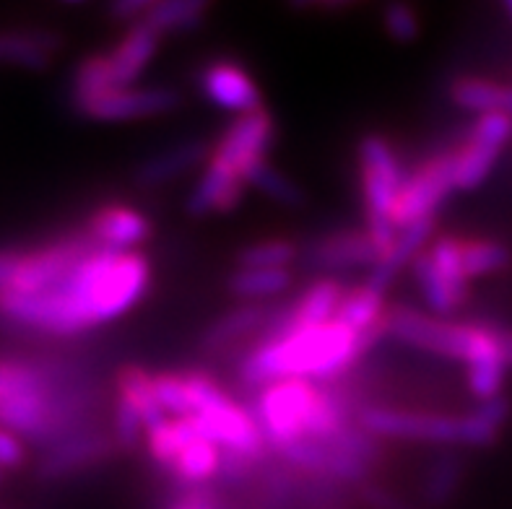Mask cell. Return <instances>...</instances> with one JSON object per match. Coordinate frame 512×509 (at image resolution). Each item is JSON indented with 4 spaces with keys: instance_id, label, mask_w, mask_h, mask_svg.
I'll return each mask as SVG.
<instances>
[{
    "instance_id": "cell-1",
    "label": "cell",
    "mask_w": 512,
    "mask_h": 509,
    "mask_svg": "<svg viewBox=\"0 0 512 509\" xmlns=\"http://www.w3.org/2000/svg\"><path fill=\"white\" fill-rule=\"evenodd\" d=\"M151 286L143 252L94 250L58 286L39 294L0 291V317L50 336H78L128 315Z\"/></svg>"
},
{
    "instance_id": "cell-2",
    "label": "cell",
    "mask_w": 512,
    "mask_h": 509,
    "mask_svg": "<svg viewBox=\"0 0 512 509\" xmlns=\"http://www.w3.org/2000/svg\"><path fill=\"white\" fill-rule=\"evenodd\" d=\"M370 348L367 338L338 320L312 328H266V336L242 356L240 380L258 390L279 380L323 382L346 372Z\"/></svg>"
},
{
    "instance_id": "cell-3",
    "label": "cell",
    "mask_w": 512,
    "mask_h": 509,
    "mask_svg": "<svg viewBox=\"0 0 512 509\" xmlns=\"http://www.w3.org/2000/svg\"><path fill=\"white\" fill-rule=\"evenodd\" d=\"M388 336L427 354L455 359L471 367L476 361L505 359L502 356L500 328L484 323H455L448 317L427 315L409 304L390 307L385 317Z\"/></svg>"
},
{
    "instance_id": "cell-4",
    "label": "cell",
    "mask_w": 512,
    "mask_h": 509,
    "mask_svg": "<svg viewBox=\"0 0 512 509\" xmlns=\"http://www.w3.org/2000/svg\"><path fill=\"white\" fill-rule=\"evenodd\" d=\"M185 382H188L190 419L195 421L203 437L216 442L224 452L240 455L250 463L266 455V437L250 408L229 398L208 374L185 372Z\"/></svg>"
},
{
    "instance_id": "cell-5",
    "label": "cell",
    "mask_w": 512,
    "mask_h": 509,
    "mask_svg": "<svg viewBox=\"0 0 512 509\" xmlns=\"http://www.w3.org/2000/svg\"><path fill=\"white\" fill-rule=\"evenodd\" d=\"M359 182H362L364 213H367V229L377 255L383 258L398 237L396 203L401 187L406 182V172L398 159L393 143L380 133L364 136L357 146Z\"/></svg>"
},
{
    "instance_id": "cell-6",
    "label": "cell",
    "mask_w": 512,
    "mask_h": 509,
    "mask_svg": "<svg viewBox=\"0 0 512 509\" xmlns=\"http://www.w3.org/2000/svg\"><path fill=\"white\" fill-rule=\"evenodd\" d=\"M357 424L375 439H401L422 445L453 447L461 445V421L458 416L416 408L364 406L357 411Z\"/></svg>"
},
{
    "instance_id": "cell-7",
    "label": "cell",
    "mask_w": 512,
    "mask_h": 509,
    "mask_svg": "<svg viewBox=\"0 0 512 509\" xmlns=\"http://www.w3.org/2000/svg\"><path fill=\"white\" fill-rule=\"evenodd\" d=\"M86 234H73V237L55 239L50 245H42L32 252H19L16 255V268H13L11 286L6 291L13 294H39L52 286H58L68 273L76 268L81 260L94 250Z\"/></svg>"
},
{
    "instance_id": "cell-8",
    "label": "cell",
    "mask_w": 512,
    "mask_h": 509,
    "mask_svg": "<svg viewBox=\"0 0 512 509\" xmlns=\"http://www.w3.org/2000/svg\"><path fill=\"white\" fill-rule=\"evenodd\" d=\"M455 193V156L453 151L429 156L411 174L401 187L396 203V226H411L416 221L435 219L442 203Z\"/></svg>"
},
{
    "instance_id": "cell-9",
    "label": "cell",
    "mask_w": 512,
    "mask_h": 509,
    "mask_svg": "<svg viewBox=\"0 0 512 509\" xmlns=\"http://www.w3.org/2000/svg\"><path fill=\"white\" fill-rule=\"evenodd\" d=\"M512 141V117L479 115L455 156V190L471 193L489 180L497 159Z\"/></svg>"
},
{
    "instance_id": "cell-10",
    "label": "cell",
    "mask_w": 512,
    "mask_h": 509,
    "mask_svg": "<svg viewBox=\"0 0 512 509\" xmlns=\"http://www.w3.org/2000/svg\"><path fill=\"white\" fill-rule=\"evenodd\" d=\"M180 91L169 86H128L110 89L94 99L73 104L78 112L97 123H133L180 110Z\"/></svg>"
},
{
    "instance_id": "cell-11",
    "label": "cell",
    "mask_w": 512,
    "mask_h": 509,
    "mask_svg": "<svg viewBox=\"0 0 512 509\" xmlns=\"http://www.w3.org/2000/svg\"><path fill=\"white\" fill-rule=\"evenodd\" d=\"M273 143V117L266 110L234 117L219 141L214 143L211 156L216 164L227 167L247 185V177L255 167L268 162V151Z\"/></svg>"
},
{
    "instance_id": "cell-12",
    "label": "cell",
    "mask_w": 512,
    "mask_h": 509,
    "mask_svg": "<svg viewBox=\"0 0 512 509\" xmlns=\"http://www.w3.org/2000/svg\"><path fill=\"white\" fill-rule=\"evenodd\" d=\"M117 450L120 447H117L112 434L84 429V432L71 434V437L47 447V452L37 463V476L45 478V481H55V478L91 471V468L102 465L104 460H110Z\"/></svg>"
},
{
    "instance_id": "cell-13",
    "label": "cell",
    "mask_w": 512,
    "mask_h": 509,
    "mask_svg": "<svg viewBox=\"0 0 512 509\" xmlns=\"http://www.w3.org/2000/svg\"><path fill=\"white\" fill-rule=\"evenodd\" d=\"M198 89L203 99L234 117L263 110V94L255 78L234 60H214L203 65V71L198 73Z\"/></svg>"
},
{
    "instance_id": "cell-14",
    "label": "cell",
    "mask_w": 512,
    "mask_h": 509,
    "mask_svg": "<svg viewBox=\"0 0 512 509\" xmlns=\"http://www.w3.org/2000/svg\"><path fill=\"white\" fill-rule=\"evenodd\" d=\"M154 232L151 219L128 203H110L102 206L89 219L86 237L102 250L136 252Z\"/></svg>"
},
{
    "instance_id": "cell-15",
    "label": "cell",
    "mask_w": 512,
    "mask_h": 509,
    "mask_svg": "<svg viewBox=\"0 0 512 509\" xmlns=\"http://www.w3.org/2000/svg\"><path fill=\"white\" fill-rule=\"evenodd\" d=\"M159 39L162 37L146 24L125 29L123 37L117 39V45L110 52H104V65H107L112 89H128V86L138 84V78L146 73V68L159 52Z\"/></svg>"
},
{
    "instance_id": "cell-16",
    "label": "cell",
    "mask_w": 512,
    "mask_h": 509,
    "mask_svg": "<svg viewBox=\"0 0 512 509\" xmlns=\"http://www.w3.org/2000/svg\"><path fill=\"white\" fill-rule=\"evenodd\" d=\"M242 195H245V182L227 167L208 159L185 198V213L193 219H203L211 213H229L240 206Z\"/></svg>"
},
{
    "instance_id": "cell-17",
    "label": "cell",
    "mask_w": 512,
    "mask_h": 509,
    "mask_svg": "<svg viewBox=\"0 0 512 509\" xmlns=\"http://www.w3.org/2000/svg\"><path fill=\"white\" fill-rule=\"evenodd\" d=\"M307 260L320 271L375 268L380 255L367 232H333L307 247Z\"/></svg>"
},
{
    "instance_id": "cell-18",
    "label": "cell",
    "mask_w": 512,
    "mask_h": 509,
    "mask_svg": "<svg viewBox=\"0 0 512 509\" xmlns=\"http://www.w3.org/2000/svg\"><path fill=\"white\" fill-rule=\"evenodd\" d=\"M208 156H211V149L203 141H182L172 149H164L149 159H143L136 167L133 180L138 187L169 185L185 174H193L206 167Z\"/></svg>"
},
{
    "instance_id": "cell-19",
    "label": "cell",
    "mask_w": 512,
    "mask_h": 509,
    "mask_svg": "<svg viewBox=\"0 0 512 509\" xmlns=\"http://www.w3.org/2000/svg\"><path fill=\"white\" fill-rule=\"evenodd\" d=\"M344 294V286L336 278H318L289 304V312L276 317L268 328H312V325L331 323L336 320Z\"/></svg>"
},
{
    "instance_id": "cell-20",
    "label": "cell",
    "mask_w": 512,
    "mask_h": 509,
    "mask_svg": "<svg viewBox=\"0 0 512 509\" xmlns=\"http://www.w3.org/2000/svg\"><path fill=\"white\" fill-rule=\"evenodd\" d=\"M63 37L47 29H6L0 32V65L21 71H47Z\"/></svg>"
},
{
    "instance_id": "cell-21",
    "label": "cell",
    "mask_w": 512,
    "mask_h": 509,
    "mask_svg": "<svg viewBox=\"0 0 512 509\" xmlns=\"http://www.w3.org/2000/svg\"><path fill=\"white\" fill-rule=\"evenodd\" d=\"M385 317H388V307H385V291L375 284H362L357 289L346 291L341 299V307L336 312L338 323H344L354 333L364 336L375 346L383 336H388L385 328Z\"/></svg>"
},
{
    "instance_id": "cell-22",
    "label": "cell",
    "mask_w": 512,
    "mask_h": 509,
    "mask_svg": "<svg viewBox=\"0 0 512 509\" xmlns=\"http://www.w3.org/2000/svg\"><path fill=\"white\" fill-rule=\"evenodd\" d=\"M435 232V219L416 221L411 226H403L398 229V237L393 242L383 258L377 260V265L370 273V284L380 286L383 291H388V286L393 284V278L403 271V268H411V263L416 260V255L429 245V237Z\"/></svg>"
},
{
    "instance_id": "cell-23",
    "label": "cell",
    "mask_w": 512,
    "mask_h": 509,
    "mask_svg": "<svg viewBox=\"0 0 512 509\" xmlns=\"http://www.w3.org/2000/svg\"><path fill=\"white\" fill-rule=\"evenodd\" d=\"M450 99L455 107L479 115L512 117V86L497 84L489 78L463 76L450 84Z\"/></svg>"
},
{
    "instance_id": "cell-24",
    "label": "cell",
    "mask_w": 512,
    "mask_h": 509,
    "mask_svg": "<svg viewBox=\"0 0 512 509\" xmlns=\"http://www.w3.org/2000/svg\"><path fill=\"white\" fill-rule=\"evenodd\" d=\"M271 323V312L263 304H240L237 310L216 317L203 333V346L208 351H224L234 343L245 341L258 330H266Z\"/></svg>"
},
{
    "instance_id": "cell-25",
    "label": "cell",
    "mask_w": 512,
    "mask_h": 509,
    "mask_svg": "<svg viewBox=\"0 0 512 509\" xmlns=\"http://www.w3.org/2000/svg\"><path fill=\"white\" fill-rule=\"evenodd\" d=\"M221 458H224V450L198 432L188 445L182 447L167 473L185 486H201L214 476H219Z\"/></svg>"
},
{
    "instance_id": "cell-26",
    "label": "cell",
    "mask_w": 512,
    "mask_h": 509,
    "mask_svg": "<svg viewBox=\"0 0 512 509\" xmlns=\"http://www.w3.org/2000/svg\"><path fill=\"white\" fill-rule=\"evenodd\" d=\"M411 271H414L416 284H419V289H422L424 302H427V307L435 312L437 317L453 315V312H458L463 304H466L468 291L453 286L448 278L437 271L435 263L429 260L427 247L416 255V260L411 263Z\"/></svg>"
},
{
    "instance_id": "cell-27",
    "label": "cell",
    "mask_w": 512,
    "mask_h": 509,
    "mask_svg": "<svg viewBox=\"0 0 512 509\" xmlns=\"http://www.w3.org/2000/svg\"><path fill=\"white\" fill-rule=\"evenodd\" d=\"M507 416H510V403L502 395L494 400H484L474 411L458 416V421H461V447H492L500 439Z\"/></svg>"
},
{
    "instance_id": "cell-28",
    "label": "cell",
    "mask_w": 512,
    "mask_h": 509,
    "mask_svg": "<svg viewBox=\"0 0 512 509\" xmlns=\"http://www.w3.org/2000/svg\"><path fill=\"white\" fill-rule=\"evenodd\" d=\"M117 395L123 400H128L130 406L141 413L143 424H146V432L169 419L167 413L162 411V406H159V400H156L154 377H151L146 369L133 367V364L120 369V372H117Z\"/></svg>"
},
{
    "instance_id": "cell-29",
    "label": "cell",
    "mask_w": 512,
    "mask_h": 509,
    "mask_svg": "<svg viewBox=\"0 0 512 509\" xmlns=\"http://www.w3.org/2000/svg\"><path fill=\"white\" fill-rule=\"evenodd\" d=\"M206 0H154L143 24L151 26L159 37L162 34L193 32L208 16Z\"/></svg>"
},
{
    "instance_id": "cell-30",
    "label": "cell",
    "mask_w": 512,
    "mask_h": 509,
    "mask_svg": "<svg viewBox=\"0 0 512 509\" xmlns=\"http://www.w3.org/2000/svg\"><path fill=\"white\" fill-rule=\"evenodd\" d=\"M292 271H250L237 268L229 276L227 286L232 297L242 299V304H263L266 299L279 297L292 286Z\"/></svg>"
},
{
    "instance_id": "cell-31",
    "label": "cell",
    "mask_w": 512,
    "mask_h": 509,
    "mask_svg": "<svg viewBox=\"0 0 512 509\" xmlns=\"http://www.w3.org/2000/svg\"><path fill=\"white\" fill-rule=\"evenodd\" d=\"M195 434H198V426H195L193 419H167L164 424L154 426V429L146 432L143 445L149 450L151 460L159 468L169 471V465L175 463L182 447L188 445Z\"/></svg>"
},
{
    "instance_id": "cell-32",
    "label": "cell",
    "mask_w": 512,
    "mask_h": 509,
    "mask_svg": "<svg viewBox=\"0 0 512 509\" xmlns=\"http://www.w3.org/2000/svg\"><path fill=\"white\" fill-rule=\"evenodd\" d=\"M463 481V460L453 452H442L440 458H435V463L429 465L427 476H424L422 497L427 502V507H448L453 502L455 491Z\"/></svg>"
},
{
    "instance_id": "cell-33",
    "label": "cell",
    "mask_w": 512,
    "mask_h": 509,
    "mask_svg": "<svg viewBox=\"0 0 512 509\" xmlns=\"http://www.w3.org/2000/svg\"><path fill=\"white\" fill-rule=\"evenodd\" d=\"M247 185L266 195V198H271L273 203H279V206L302 208L307 203V195L302 190V185L294 182L281 169L273 167L271 162H263L260 167H255L250 172V177H247Z\"/></svg>"
},
{
    "instance_id": "cell-34",
    "label": "cell",
    "mask_w": 512,
    "mask_h": 509,
    "mask_svg": "<svg viewBox=\"0 0 512 509\" xmlns=\"http://www.w3.org/2000/svg\"><path fill=\"white\" fill-rule=\"evenodd\" d=\"M461 255L468 281L492 276V273L505 271L510 265V250L494 239H463Z\"/></svg>"
},
{
    "instance_id": "cell-35",
    "label": "cell",
    "mask_w": 512,
    "mask_h": 509,
    "mask_svg": "<svg viewBox=\"0 0 512 509\" xmlns=\"http://www.w3.org/2000/svg\"><path fill=\"white\" fill-rule=\"evenodd\" d=\"M299 258V247L289 239H260L242 247L240 268L250 271H289V265Z\"/></svg>"
},
{
    "instance_id": "cell-36",
    "label": "cell",
    "mask_w": 512,
    "mask_h": 509,
    "mask_svg": "<svg viewBox=\"0 0 512 509\" xmlns=\"http://www.w3.org/2000/svg\"><path fill=\"white\" fill-rule=\"evenodd\" d=\"M47 377H52V374L45 367H39L37 361L0 359V400L24 393L34 385H42Z\"/></svg>"
},
{
    "instance_id": "cell-37",
    "label": "cell",
    "mask_w": 512,
    "mask_h": 509,
    "mask_svg": "<svg viewBox=\"0 0 512 509\" xmlns=\"http://www.w3.org/2000/svg\"><path fill=\"white\" fill-rule=\"evenodd\" d=\"M154 393L162 411L169 419H190V398L185 374L159 372L154 374Z\"/></svg>"
},
{
    "instance_id": "cell-38",
    "label": "cell",
    "mask_w": 512,
    "mask_h": 509,
    "mask_svg": "<svg viewBox=\"0 0 512 509\" xmlns=\"http://www.w3.org/2000/svg\"><path fill=\"white\" fill-rule=\"evenodd\" d=\"M112 437L117 447L123 450H136L146 439V424H143L141 413L130 406L128 400L115 395V413H112Z\"/></svg>"
},
{
    "instance_id": "cell-39",
    "label": "cell",
    "mask_w": 512,
    "mask_h": 509,
    "mask_svg": "<svg viewBox=\"0 0 512 509\" xmlns=\"http://www.w3.org/2000/svg\"><path fill=\"white\" fill-rule=\"evenodd\" d=\"M383 29L390 39H396L401 45H409L422 34V19H419V11L414 6L393 3L383 11Z\"/></svg>"
},
{
    "instance_id": "cell-40",
    "label": "cell",
    "mask_w": 512,
    "mask_h": 509,
    "mask_svg": "<svg viewBox=\"0 0 512 509\" xmlns=\"http://www.w3.org/2000/svg\"><path fill=\"white\" fill-rule=\"evenodd\" d=\"M151 6H154V0H117V3L110 6V19L125 26L143 24Z\"/></svg>"
},
{
    "instance_id": "cell-41",
    "label": "cell",
    "mask_w": 512,
    "mask_h": 509,
    "mask_svg": "<svg viewBox=\"0 0 512 509\" xmlns=\"http://www.w3.org/2000/svg\"><path fill=\"white\" fill-rule=\"evenodd\" d=\"M26 460L24 439L19 434L0 429V471H13Z\"/></svg>"
},
{
    "instance_id": "cell-42",
    "label": "cell",
    "mask_w": 512,
    "mask_h": 509,
    "mask_svg": "<svg viewBox=\"0 0 512 509\" xmlns=\"http://www.w3.org/2000/svg\"><path fill=\"white\" fill-rule=\"evenodd\" d=\"M364 494H367V499H370L375 509H414L409 504H403L398 497H393V494H388L385 489H380V486H367Z\"/></svg>"
},
{
    "instance_id": "cell-43",
    "label": "cell",
    "mask_w": 512,
    "mask_h": 509,
    "mask_svg": "<svg viewBox=\"0 0 512 509\" xmlns=\"http://www.w3.org/2000/svg\"><path fill=\"white\" fill-rule=\"evenodd\" d=\"M16 250H0V291H6L11 286L13 268H16Z\"/></svg>"
},
{
    "instance_id": "cell-44",
    "label": "cell",
    "mask_w": 512,
    "mask_h": 509,
    "mask_svg": "<svg viewBox=\"0 0 512 509\" xmlns=\"http://www.w3.org/2000/svg\"><path fill=\"white\" fill-rule=\"evenodd\" d=\"M169 509H214V504L208 502V497H203L201 491H190V494L177 499Z\"/></svg>"
},
{
    "instance_id": "cell-45",
    "label": "cell",
    "mask_w": 512,
    "mask_h": 509,
    "mask_svg": "<svg viewBox=\"0 0 512 509\" xmlns=\"http://www.w3.org/2000/svg\"><path fill=\"white\" fill-rule=\"evenodd\" d=\"M500 343H502V356H505L507 369H512V330L500 328Z\"/></svg>"
},
{
    "instance_id": "cell-46",
    "label": "cell",
    "mask_w": 512,
    "mask_h": 509,
    "mask_svg": "<svg viewBox=\"0 0 512 509\" xmlns=\"http://www.w3.org/2000/svg\"><path fill=\"white\" fill-rule=\"evenodd\" d=\"M505 13L510 16V21H512V0H507V3H505Z\"/></svg>"
}]
</instances>
